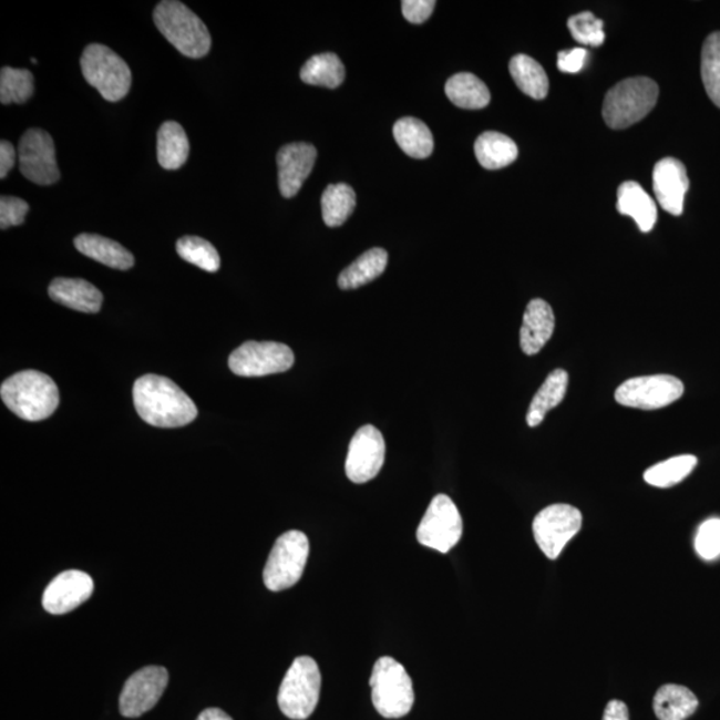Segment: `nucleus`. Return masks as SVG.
<instances>
[{"mask_svg":"<svg viewBox=\"0 0 720 720\" xmlns=\"http://www.w3.org/2000/svg\"><path fill=\"white\" fill-rule=\"evenodd\" d=\"M582 513L569 504L543 508L533 523L534 538L548 559H556L582 528Z\"/></svg>","mask_w":720,"mask_h":720,"instance_id":"obj_11","label":"nucleus"},{"mask_svg":"<svg viewBox=\"0 0 720 720\" xmlns=\"http://www.w3.org/2000/svg\"><path fill=\"white\" fill-rule=\"evenodd\" d=\"M344 75L343 63L332 52L310 58L300 70V80L305 83L327 89H338L343 83Z\"/></svg>","mask_w":720,"mask_h":720,"instance_id":"obj_31","label":"nucleus"},{"mask_svg":"<svg viewBox=\"0 0 720 720\" xmlns=\"http://www.w3.org/2000/svg\"><path fill=\"white\" fill-rule=\"evenodd\" d=\"M654 193L660 207L671 215H682L685 196L690 181L682 162L676 158L659 161L652 173Z\"/></svg>","mask_w":720,"mask_h":720,"instance_id":"obj_18","label":"nucleus"},{"mask_svg":"<svg viewBox=\"0 0 720 720\" xmlns=\"http://www.w3.org/2000/svg\"><path fill=\"white\" fill-rule=\"evenodd\" d=\"M652 706L659 720H686L697 711L699 700L687 687L670 683L660 687Z\"/></svg>","mask_w":720,"mask_h":720,"instance_id":"obj_23","label":"nucleus"},{"mask_svg":"<svg viewBox=\"0 0 720 720\" xmlns=\"http://www.w3.org/2000/svg\"><path fill=\"white\" fill-rule=\"evenodd\" d=\"M94 592V580L80 569H69L55 576L45 587L42 605L52 615H63L91 598Z\"/></svg>","mask_w":720,"mask_h":720,"instance_id":"obj_16","label":"nucleus"},{"mask_svg":"<svg viewBox=\"0 0 720 720\" xmlns=\"http://www.w3.org/2000/svg\"><path fill=\"white\" fill-rule=\"evenodd\" d=\"M588 56V51L586 49L576 48L568 51L558 52V69L566 74H576L582 69L585 68Z\"/></svg>","mask_w":720,"mask_h":720,"instance_id":"obj_41","label":"nucleus"},{"mask_svg":"<svg viewBox=\"0 0 720 720\" xmlns=\"http://www.w3.org/2000/svg\"><path fill=\"white\" fill-rule=\"evenodd\" d=\"M176 251L179 257L207 272L219 271L220 257L216 248L208 240L199 237H183L176 241Z\"/></svg>","mask_w":720,"mask_h":720,"instance_id":"obj_35","label":"nucleus"},{"mask_svg":"<svg viewBox=\"0 0 720 720\" xmlns=\"http://www.w3.org/2000/svg\"><path fill=\"white\" fill-rule=\"evenodd\" d=\"M389 255L383 248H371L344 268L339 275L338 285L342 290H353L381 277L388 267Z\"/></svg>","mask_w":720,"mask_h":720,"instance_id":"obj_26","label":"nucleus"},{"mask_svg":"<svg viewBox=\"0 0 720 720\" xmlns=\"http://www.w3.org/2000/svg\"><path fill=\"white\" fill-rule=\"evenodd\" d=\"M81 69L84 80L104 100L120 102L128 94L133 82L128 64L107 45H88L81 58Z\"/></svg>","mask_w":720,"mask_h":720,"instance_id":"obj_7","label":"nucleus"},{"mask_svg":"<svg viewBox=\"0 0 720 720\" xmlns=\"http://www.w3.org/2000/svg\"><path fill=\"white\" fill-rule=\"evenodd\" d=\"M394 137L399 147L411 158L424 160L434 152V137L422 121L402 117L395 123Z\"/></svg>","mask_w":720,"mask_h":720,"instance_id":"obj_28","label":"nucleus"},{"mask_svg":"<svg viewBox=\"0 0 720 720\" xmlns=\"http://www.w3.org/2000/svg\"><path fill=\"white\" fill-rule=\"evenodd\" d=\"M357 205L356 192L344 183L327 186L322 195V214L325 224L339 227L344 224Z\"/></svg>","mask_w":720,"mask_h":720,"instance_id":"obj_32","label":"nucleus"},{"mask_svg":"<svg viewBox=\"0 0 720 720\" xmlns=\"http://www.w3.org/2000/svg\"><path fill=\"white\" fill-rule=\"evenodd\" d=\"M310 543L306 534L291 529L280 535L268 556L264 580L268 590L278 593L296 586L309 559Z\"/></svg>","mask_w":720,"mask_h":720,"instance_id":"obj_8","label":"nucleus"},{"mask_svg":"<svg viewBox=\"0 0 720 720\" xmlns=\"http://www.w3.org/2000/svg\"><path fill=\"white\" fill-rule=\"evenodd\" d=\"M76 250L116 270H130L135 265L134 255L115 240L96 234H81L74 240Z\"/></svg>","mask_w":720,"mask_h":720,"instance_id":"obj_22","label":"nucleus"},{"mask_svg":"<svg viewBox=\"0 0 720 720\" xmlns=\"http://www.w3.org/2000/svg\"><path fill=\"white\" fill-rule=\"evenodd\" d=\"M317 148L310 143H290L277 155L280 194L294 198L309 178L317 161Z\"/></svg>","mask_w":720,"mask_h":720,"instance_id":"obj_17","label":"nucleus"},{"mask_svg":"<svg viewBox=\"0 0 720 720\" xmlns=\"http://www.w3.org/2000/svg\"><path fill=\"white\" fill-rule=\"evenodd\" d=\"M154 22L162 35L187 58L206 56L212 49L206 24L178 0H165L156 6Z\"/></svg>","mask_w":720,"mask_h":720,"instance_id":"obj_3","label":"nucleus"},{"mask_svg":"<svg viewBox=\"0 0 720 720\" xmlns=\"http://www.w3.org/2000/svg\"><path fill=\"white\" fill-rule=\"evenodd\" d=\"M700 71L707 95L720 109V32H713L706 39Z\"/></svg>","mask_w":720,"mask_h":720,"instance_id":"obj_36","label":"nucleus"},{"mask_svg":"<svg viewBox=\"0 0 720 720\" xmlns=\"http://www.w3.org/2000/svg\"><path fill=\"white\" fill-rule=\"evenodd\" d=\"M697 553L706 560L717 559L720 555V520L706 521L699 527L696 538Z\"/></svg>","mask_w":720,"mask_h":720,"instance_id":"obj_38","label":"nucleus"},{"mask_svg":"<svg viewBox=\"0 0 720 720\" xmlns=\"http://www.w3.org/2000/svg\"><path fill=\"white\" fill-rule=\"evenodd\" d=\"M168 685V671L165 667L148 666L136 671L124 685L120 710L123 717L140 718L153 710Z\"/></svg>","mask_w":720,"mask_h":720,"instance_id":"obj_14","label":"nucleus"},{"mask_svg":"<svg viewBox=\"0 0 720 720\" xmlns=\"http://www.w3.org/2000/svg\"><path fill=\"white\" fill-rule=\"evenodd\" d=\"M567 28L576 42L592 48H599L605 43L604 21L593 12H580L568 19Z\"/></svg>","mask_w":720,"mask_h":720,"instance_id":"obj_37","label":"nucleus"},{"mask_svg":"<svg viewBox=\"0 0 720 720\" xmlns=\"http://www.w3.org/2000/svg\"><path fill=\"white\" fill-rule=\"evenodd\" d=\"M49 296L59 305L86 313H96L103 304L102 292L84 279L56 278L51 281Z\"/></svg>","mask_w":720,"mask_h":720,"instance_id":"obj_20","label":"nucleus"},{"mask_svg":"<svg viewBox=\"0 0 720 720\" xmlns=\"http://www.w3.org/2000/svg\"><path fill=\"white\" fill-rule=\"evenodd\" d=\"M510 74L522 93L532 96L533 100L542 101L547 96L548 76L535 59L525 54L515 55L510 62Z\"/></svg>","mask_w":720,"mask_h":720,"instance_id":"obj_30","label":"nucleus"},{"mask_svg":"<svg viewBox=\"0 0 720 720\" xmlns=\"http://www.w3.org/2000/svg\"><path fill=\"white\" fill-rule=\"evenodd\" d=\"M659 88L650 78L638 76L621 81L608 91L604 117L608 127L624 130L644 120L656 107Z\"/></svg>","mask_w":720,"mask_h":720,"instance_id":"obj_4","label":"nucleus"},{"mask_svg":"<svg viewBox=\"0 0 720 720\" xmlns=\"http://www.w3.org/2000/svg\"><path fill=\"white\" fill-rule=\"evenodd\" d=\"M555 316L546 300L533 299L527 305L521 327V349L526 356H536L552 339Z\"/></svg>","mask_w":720,"mask_h":720,"instance_id":"obj_19","label":"nucleus"},{"mask_svg":"<svg viewBox=\"0 0 720 720\" xmlns=\"http://www.w3.org/2000/svg\"><path fill=\"white\" fill-rule=\"evenodd\" d=\"M370 686L372 703L383 718H403L414 706L415 693L412 680L409 672L394 658L383 657L377 660Z\"/></svg>","mask_w":720,"mask_h":720,"instance_id":"obj_5","label":"nucleus"},{"mask_svg":"<svg viewBox=\"0 0 720 720\" xmlns=\"http://www.w3.org/2000/svg\"><path fill=\"white\" fill-rule=\"evenodd\" d=\"M618 212L630 216L641 233H650L657 224L658 208L651 196L637 182L621 183L618 188Z\"/></svg>","mask_w":720,"mask_h":720,"instance_id":"obj_21","label":"nucleus"},{"mask_svg":"<svg viewBox=\"0 0 720 720\" xmlns=\"http://www.w3.org/2000/svg\"><path fill=\"white\" fill-rule=\"evenodd\" d=\"M446 95L455 106L466 110H481L488 106L490 90L480 78L470 72H460L446 83Z\"/></svg>","mask_w":720,"mask_h":720,"instance_id":"obj_27","label":"nucleus"},{"mask_svg":"<svg viewBox=\"0 0 720 720\" xmlns=\"http://www.w3.org/2000/svg\"><path fill=\"white\" fill-rule=\"evenodd\" d=\"M697 456H673L648 469L645 473V481L654 487H672L685 481L692 473L693 469L697 467Z\"/></svg>","mask_w":720,"mask_h":720,"instance_id":"obj_33","label":"nucleus"},{"mask_svg":"<svg viewBox=\"0 0 720 720\" xmlns=\"http://www.w3.org/2000/svg\"><path fill=\"white\" fill-rule=\"evenodd\" d=\"M34 75L29 70L3 68L0 71V102L23 104L34 94Z\"/></svg>","mask_w":720,"mask_h":720,"instance_id":"obj_34","label":"nucleus"},{"mask_svg":"<svg viewBox=\"0 0 720 720\" xmlns=\"http://www.w3.org/2000/svg\"><path fill=\"white\" fill-rule=\"evenodd\" d=\"M296 357L290 347L277 342H246L228 358L234 374L246 378L279 374L290 370Z\"/></svg>","mask_w":720,"mask_h":720,"instance_id":"obj_12","label":"nucleus"},{"mask_svg":"<svg viewBox=\"0 0 720 720\" xmlns=\"http://www.w3.org/2000/svg\"><path fill=\"white\" fill-rule=\"evenodd\" d=\"M133 397L137 414L155 428H183L198 416L193 399L165 377L148 374L137 379Z\"/></svg>","mask_w":720,"mask_h":720,"instance_id":"obj_1","label":"nucleus"},{"mask_svg":"<svg viewBox=\"0 0 720 720\" xmlns=\"http://www.w3.org/2000/svg\"><path fill=\"white\" fill-rule=\"evenodd\" d=\"M29 212L28 202L17 198V196H2L0 198V228L8 230L10 227L21 226Z\"/></svg>","mask_w":720,"mask_h":720,"instance_id":"obj_39","label":"nucleus"},{"mask_svg":"<svg viewBox=\"0 0 720 720\" xmlns=\"http://www.w3.org/2000/svg\"><path fill=\"white\" fill-rule=\"evenodd\" d=\"M462 534L463 521L460 510L450 496L436 495L418 527V542L424 547L448 554L461 541Z\"/></svg>","mask_w":720,"mask_h":720,"instance_id":"obj_10","label":"nucleus"},{"mask_svg":"<svg viewBox=\"0 0 720 720\" xmlns=\"http://www.w3.org/2000/svg\"><path fill=\"white\" fill-rule=\"evenodd\" d=\"M683 394L680 379L657 374L627 379L615 391V401L625 408L651 411L667 408Z\"/></svg>","mask_w":720,"mask_h":720,"instance_id":"obj_9","label":"nucleus"},{"mask_svg":"<svg viewBox=\"0 0 720 720\" xmlns=\"http://www.w3.org/2000/svg\"><path fill=\"white\" fill-rule=\"evenodd\" d=\"M604 720H630L627 706L620 700H611L606 707Z\"/></svg>","mask_w":720,"mask_h":720,"instance_id":"obj_43","label":"nucleus"},{"mask_svg":"<svg viewBox=\"0 0 720 720\" xmlns=\"http://www.w3.org/2000/svg\"><path fill=\"white\" fill-rule=\"evenodd\" d=\"M385 456V443L381 431L374 425H363L353 435L346 460V475L353 483L362 484L381 473Z\"/></svg>","mask_w":720,"mask_h":720,"instance_id":"obj_15","label":"nucleus"},{"mask_svg":"<svg viewBox=\"0 0 720 720\" xmlns=\"http://www.w3.org/2000/svg\"><path fill=\"white\" fill-rule=\"evenodd\" d=\"M322 676L319 666L310 657H299L294 660L286 677L281 680L278 704L287 718L305 720L316 711Z\"/></svg>","mask_w":720,"mask_h":720,"instance_id":"obj_6","label":"nucleus"},{"mask_svg":"<svg viewBox=\"0 0 720 720\" xmlns=\"http://www.w3.org/2000/svg\"><path fill=\"white\" fill-rule=\"evenodd\" d=\"M474 150L477 162L487 169L507 167L518 158V147L512 137L495 131H487L477 137Z\"/></svg>","mask_w":720,"mask_h":720,"instance_id":"obj_25","label":"nucleus"},{"mask_svg":"<svg viewBox=\"0 0 720 720\" xmlns=\"http://www.w3.org/2000/svg\"><path fill=\"white\" fill-rule=\"evenodd\" d=\"M19 169L25 179L39 186H51L61 179L55 144L49 133L41 128L25 131L18 146Z\"/></svg>","mask_w":720,"mask_h":720,"instance_id":"obj_13","label":"nucleus"},{"mask_svg":"<svg viewBox=\"0 0 720 720\" xmlns=\"http://www.w3.org/2000/svg\"><path fill=\"white\" fill-rule=\"evenodd\" d=\"M17 161V152L14 146L8 141L0 143V179L8 178L12 167Z\"/></svg>","mask_w":720,"mask_h":720,"instance_id":"obj_42","label":"nucleus"},{"mask_svg":"<svg viewBox=\"0 0 720 720\" xmlns=\"http://www.w3.org/2000/svg\"><path fill=\"white\" fill-rule=\"evenodd\" d=\"M435 6L436 2L434 0H403V17L410 23L422 24L431 17Z\"/></svg>","mask_w":720,"mask_h":720,"instance_id":"obj_40","label":"nucleus"},{"mask_svg":"<svg viewBox=\"0 0 720 720\" xmlns=\"http://www.w3.org/2000/svg\"><path fill=\"white\" fill-rule=\"evenodd\" d=\"M189 142L185 128L169 121L158 131V162L165 169H178L188 160Z\"/></svg>","mask_w":720,"mask_h":720,"instance_id":"obj_29","label":"nucleus"},{"mask_svg":"<svg viewBox=\"0 0 720 720\" xmlns=\"http://www.w3.org/2000/svg\"><path fill=\"white\" fill-rule=\"evenodd\" d=\"M2 401L23 421L41 422L54 414L59 390L49 376L35 370L18 372L2 383Z\"/></svg>","mask_w":720,"mask_h":720,"instance_id":"obj_2","label":"nucleus"},{"mask_svg":"<svg viewBox=\"0 0 720 720\" xmlns=\"http://www.w3.org/2000/svg\"><path fill=\"white\" fill-rule=\"evenodd\" d=\"M567 388L568 374L566 370L558 369L549 372L546 381L543 382L532 403H529L526 416L529 428H536V425L545 421L547 412L555 409L565 399Z\"/></svg>","mask_w":720,"mask_h":720,"instance_id":"obj_24","label":"nucleus"},{"mask_svg":"<svg viewBox=\"0 0 720 720\" xmlns=\"http://www.w3.org/2000/svg\"><path fill=\"white\" fill-rule=\"evenodd\" d=\"M196 720H233V718L230 716H227L224 710L212 707V709L202 711L200 716Z\"/></svg>","mask_w":720,"mask_h":720,"instance_id":"obj_44","label":"nucleus"}]
</instances>
